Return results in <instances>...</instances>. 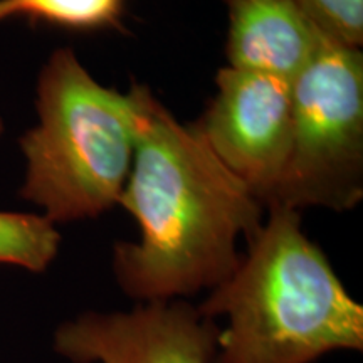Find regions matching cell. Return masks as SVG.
Returning <instances> with one entry per match:
<instances>
[{
    "mask_svg": "<svg viewBox=\"0 0 363 363\" xmlns=\"http://www.w3.org/2000/svg\"><path fill=\"white\" fill-rule=\"evenodd\" d=\"M130 94L136 148L120 206L140 238L115 246V278L143 303L212 291L239 266V239L256 234L264 207L194 125H182L145 86Z\"/></svg>",
    "mask_w": 363,
    "mask_h": 363,
    "instance_id": "1",
    "label": "cell"
},
{
    "mask_svg": "<svg viewBox=\"0 0 363 363\" xmlns=\"http://www.w3.org/2000/svg\"><path fill=\"white\" fill-rule=\"evenodd\" d=\"M266 211L230 278L197 308L229 320L212 363H311L333 350H362L363 308L305 234L299 211Z\"/></svg>",
    "mask_w": 363,
    "mask_h": 363,
    "instance_id": "2",
    "label": "cell"
},
{
    "mask_svg": "<svg viewBox=\"0 0 363 363\" xmlns=\"http://www.w3.org/2000/svg\"><path fill=\"white\" fill-rule=\"evenodd\" d=\"M35 111L19 140L21 197L56 225L118 206L136 148L130 91L101 84L71 48H59L39 71Z\"/></svg>",
    "mask_w": 363,
    "mask_h": 363,
    "instance_id": "3",
    "label": "cell"
},
{
    "mask_svg": "<svg viewBox=\"0 0 363 363\" xmlns=\"http://www.w3.org/2000/svg\"><path fill=\"white\" fill-rule=\"evenodd\" d=\"M286 167L266 208L347 212L363 199V54L328 43L291 83Z\"/></svg>",
    "mask_w": 363,
    "mask_h": 363,
    "instance_id": "4",
    "label": "cell"
},
{
    "mask_svg": "<svg viewBox=\"0 0 363 363\" xmlns=\"http://www.w3.org/2000/svg\"><path fill=\"white\" fill-rule=\"evenodd\" d=\"M291 125V81L224 66L194 128L266 211L288 160Z\"/></svg>",
    "mask_w": 363,
    "mask_h": 363,
    "instance_id": "5",
    "label": "cell"
},
{
    "mask_svg": "<svg viewBox=\"0 0 363 363\" xmlns=\"http://www.w3.org/2000/svg\"><path fill=\"white\" fill-rule=\"evenodd\" d=\"M219 333L212 318L170 299L81 315L59 326L54 350L72 363H212Z\"/></svg>",
    "mask_w": 363,
    "mask_h": 363,
    "instance_id": "6",
    "label": "cell"
},
{
    "mask_svg": "<svg viewBox=\"0 0 363 363\" xmlns=\"http://www.w3.org/2000/svg\"><path fill=\"white\" fill-rule=\"evenodd\" d=\"M227 66L291 81L330 40L293 0H222Z\"/></svg>",
    "mask_w": 363,
    "mask_h": 363,
    "instance_id": "7",
    "label": "cell"
},
{
    "mask_svg": "<svg viewBox=\"0 0 363 363\" xmlns=\"http://www.w3.org/2000/svg\"><path fill=\"white\" fill-rule=\"evenodd\" d=\"M126 0H0V22L27 19L69 30L118 29Z\"/></svg>",
    "mask_w": 363,
    "mask_h": 363,
    "instance_id": "8",
    "label": "cell"
},
{
    "mask_svg": "<svg viewBox=\"0 0 363 363\" xmlns=\"http://www.w3.org/2000/svg\"><path fill=\"white\" fill-rule=\"evenodd\" d=\"M61 234L43 214L0 211V264L43 272L56 259Z\"/></svg>",
    "mask_w": 363,
    "mask_h": 363,
    "instance_id": "9",
    "label": "cell"
},
{
    "mask_svg": "<svg viewBox=\"0 0 363 363\" xmlns=\"http://www.w3.org/2000/svg\"><path fill=\"white\" fill-rule=\"evenodd\" d=\"M331 44L362 49L363 0H293Z\"/></svg>",
    "mask_w": 363,
    "mask_h": 363,
    "instance_id": "10",
    "label": "cell"
},
{
    "mask_svg": "<svg viewBox=\"0 0 363 363\" xmlns=\"http://www.w3.org/2000/svg\"><path fill=\"white\" fill-rule=\"evenodd\" d=\"M4 130H6V123H4V118H2V115H0V136H2Z\"/></svg>",
    "mask_w": 363,
    "mask_h": 363,
    "instance_id": "11",
    "label": "cell"
}]
</instances>
